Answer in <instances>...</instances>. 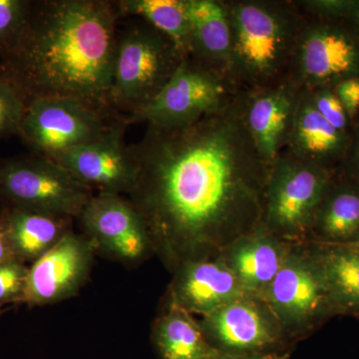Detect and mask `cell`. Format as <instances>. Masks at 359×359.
<instances>
[{
  "label": "cell",
  "mask_w": 359,
  "mask_h": 359,
  "mask_svg": "<svg viewBox=\"0 0 359 359\" xmlns=\"http://www.w3.org/2000/svg\"><path fill=\"white\" fill-rule=\"evenodd\" d=\"M131 147L138 176L127 198L170 273L219 256L259 228L271 166L245 129L241 89L228 105L188 126H147Z\"/></svg>",
  "instance_id": "1"
},
{
  "label": "cell",
  "mask_w": 359,
  "mask_h": 359,
  "mask_svg": "<svg viewBox=\"0 0 359 359\" xmlns=\"http://www.w3.org/2000/svg\"><path fill=\"white\" fill-rule=\"evenodd\" d=\"M119 20L114 1L32 0L20 39L0 59V75L26 104L63 97L120 116L110 101Z\"/></svg>",
  "instance_id": "2"
},
{
  "label": "cell",
  "mask_w": 359,
  "mask_h": 359,
  "mask_svg": "<svg viewBox=\"0 0 359 359\" xmlns=\"http://www.w3.org/2000/svg\"><path fill=\"white\" fill-rule=\"evenodd\" d=\"M231 32L229 76L242 90L287 81L306 16L294 0H224Z\"/></svg>",
  "instance_id": "3"
},
{
  "label": "cell",
  "mask_w": 359,
  "mask_h": 359,
  "mask_svg": "<svg viewBox=\"0 0 359 359\" xmlns=\"http://www.w3.org/2000/svg\"><path fill=\"white\" fill-rule=\"evenodd\" d=\"M133 20L117 30L111 84V106L124 118L147 106L188 57L159 30Z\"/></svg>",
  "instance_id": "4"
},
{
  "label": "cell",
  "mask_w": 359,
  "mask_h": 359,
  "mask_svg": "<svg viewBox=\"0 0 359 359\" xmlns=\"http://www.w3.org/2000/svg\"><path fill=\"white\" fill-rule=\"evenodd\" d=\"M335 174L283 152L269 167L259 228L290 244L308 242L316 212Z\"/></svg>",
  "instance_id": "5"
},
{
  "label": "cell",
  "mask_w": 359,
  "mask_h": 359,
  "mask_svg": "<svg viewBox=\"0 0 359 359\" xmlns=\"http://www.w3.org/2000/svg\"><path fill=\"white\" fill-rule=\"evenodd\" d=\"M294 344L339 316L323 269L309 242L294 244L262 295Z\"/></svg>",
  "instance_id": "6"
},
{
  "label": "cell",
  "mask_w": 359,
  "mask_h": 359,
  "mask_svg": "<svg viewBox=\"0 0 359 359\" xmlns=\"http://www.w3.org/2000/svg\"><path fill=\"white\" fill-rule=\"evenodd\" d=\"M94 192L49 158H0V205L77 219Z\"/></svg>",
  "instance_id": "7"
},
{
  "label": "cell",
  "mask_w": 359,
  "mask_h": 359,
  "mask_svg": "<svg viewBox=\"0 0 359 359\" xmlns=\"http://www.w3.org/2000/svg\"><path fill=\"white\" fill-rule=\"evenodd\" d=\"M238 90L230 78L188 56L159 94L125 120L128 125L146 123L157 128L188 126L228 105Z\"/></svg>",
  "instance_id": "8"
},
{
  "label": "cell",
  "mask_w": 359,
  "mask_h": 359,
  "mask_svg": "<svg viewBox=\"0 0 359 359\" xmlns=\"http://www.w3.org/2000/svg\"><path fill=\"white\" fill-rule=\"evenodd\" d=\"M306 16L287 81L301 89L334 87L359 77V37L342 20Z\"/></svg>",
  "instance_id": "9"
},
{
  "label": "cell",
  "mask_w": 359,
  "mask_h": 359,
  "mask_svg": "<svg viewBox=\"0 0 359 359\" xmlns=\"http://www.w3.org/2000/svg\"><path fill=\"white\" fill-rule=\"evenodd\" d=\"M205 339L219 353L292 354L294 344L262 295H241L199 320Z\"/></svg>",
  "instance_id": "10"
},
{
  "label": "cell",
  "mask_w": 359,
  "mask_h": 359,
  "mask_svg": "<svg viewBox=\"0 0 359 359\" xmlns=\"http://www.w3.org/2000/svg\"><path fill=\"white\" fill-rule=\"evenodd\" d=\"M120 118L74 99L37 98L26 105L18 136L32 154L51 158L97 140Z\"/></svg>",
  "instance_id": "11"
},
{
  "label": "cell",
  "mask_w": 359,
  "mask_h": 359,
  "mask_svg": "<svg viewBox=\"0 0 359 359\" xmlns=\"http://www.w3.org/2000/svg\"><path fill=\"white\" fill-rule=\"evenodd\" d=\"M95 254L134 268L155 256L147 224L126 196L97 193L78 217Z\"/></svg>",
  "instance_id": "12"
},
{
  "label": "cell",
  "mask_w": 359,
  "mask_h": 359,
  "mask_svg": "<svg viewBox=\"0 0 359 359\" xmlns=\"http://www.w3.org/2000/svg\"><path fill=\"white\" fill-rule=\"evenodd\" d=\"M127 124L120 118L97 140L58 153L49 159L93 192L128 196L138 176V162L125 143Z\"/></svg>",
  "instance_id": "13"
},
{
  "label": "cell",
  "mask_w": 359,
  "mask_h": 359,
  "mask_svg": "<svg viewBox=\"0 0 359 359\" xmlns=\"http://www.w3.org/2000/svg\"><path fill=\"white\" fill-rule=\"evenodd\" d=\"M95 256L82 233L68 231L30 264L22 304L41 308L72 299L86 285Z\"/></svg>",
  "instance_id": "14"
},
{
  "label": "cell",
  "mask_w": 359,
  "mask_h": 359,
  "mask_svg": "<svg viewBox=\"0 0 359 359\" xmlns=\"http://www.w3.org/2000/svg\"><path fill=\"white\" fill-rule=\"evenodd\" d=\"M299 90L290 81L268 88L241 89L245 129L269 166L287 148Z\"/></svg>",
  "instance_id": "15"
},
{
  "label": "cell",
  "mask_w": 359,
  "mask_h": 359,
  "mask_svg": "<svg viewBox=\"0 0 359 359\" xmlns=\"http://www.w3.org/2000/svg\"><path fill=\"white\" fill-rule=\"evenodd\" d=\"M172 275L161 304H173L201 318L245 294L219 256L188 262Z\"/></svg>",
  "instance_id": "16"
},
{
  "label": "cell",
  "mask_w": 359,
  "mask_h": 359,
  "mask_svg": "<svg viewBox=\"0 0 359 359\" xmlns=\"http://www.w3.org/2000/svg\"><path fill=\"white\" fill-rule=\"evenodd\" d=\"M294 245L257 228L233 241L219 256L245 292L263 295L287 261Z\"/></svg>",
  "instance_id": "17"
},
{
  "label": "cell",
  "mask_w": 359,
  "mask_h": 359,
  "mask_svg": "<svg viewBox=\"0 0 359 359\" xmlns=\"http://www.w3.org/2000/svg\"><path fill=\"white\" fill-rule=\"evenodd\" d=\"M349 138L351 134L335 129L316 110L311 90H299L289 142L283 152L337 171L346 157Z\"/></svg>",
  "instance_id": "18"
},
{
  "label": "cell",
  "mask_w": 359,
  "mask_h": 359,
  "mask_svg": "<svg viewBox=\"0 0 359 359\" xmlns=\"http://www.w3.org/2000/svg\"><path fill=\"white\" fill-rule=\"evenodd\" d=\"M187 11L190 22L189 56L230 78L231 32L224 0H187Z\"/></svg>",
  "instance_id": "19"
},
{
  "label": "cell",
  "mask_w": 359,
  "mask_h": 359,
  "mask_svg": "<svg viewBox=\"0 0 359 359\" xmlns=\"http://www.w3.org/2000/svg\"><path fill=\"white\" fill-rule=\"evenodd\" d=\"M75 219L45 212L0 208V224L14 259L26 264L34 263L54 247Z\"/></svg>",
  "instance_id": "20"
},
{
  "label": "cell",
  "mask_w": 359,
  "mask_h": 359,
  "mask_svg": "<svg viewBox=\"0 0 359 359\" xmlns=\"http://www.w3.org/2000/svg\"><path fill=\"white\" fill-rule=\"evenodd\" d=\"M308 242L332 245L359 243V187L337 172L316 212Z\"/></svg>",
  "instance_id": "21"
},
{
  "label": "cell",
  "mask_w": 359,
  "mask_h": 359,
  "mask_svg": "<svg viewBox=\"0 0 359 359\" xmlns=\"http://www.w3.org/2000/svg\"><path fill=\"white\" fill-rule=\"evenodd\" d=\"M150 340L159 359H214L218 353L205 339L199 320L173 304H160Z\"/></svg>",
  "instance_id": "22"
},
{
  "label": "cell",
  "mask_w": 359,
  "mask_h": 359,
  "mask_svg": "<svg viewBox=\"0 0 359 359\" xmlns=\"http://www.w3.org/2000/svg\"><path fill=\"white\" fill-rule=\"evenodd\" d=\"M339 316L359 318V248L309 242Z\"/></svg>",
  "instance_id": "23"
},
{
  "label": "cell",
  "mask_w": 359,
  "mask_h": 359,
  "mask_svg": "<svg viewBox=\"0 0 359 359\" xmlns=\"http://www.w3.org/2000/svg\"><path fill=\"white\" fill-rule=\"evenodd\" d=\"M114 4L120 20L129 18L145 21L189 56L190 22L187 0H119Z\"/></svg>",
  "instance_id": "24"
},
{
  "label": "cell",
  "mask_w": 359,
  "mask_h": 359,
  "mask_svg": "<svg viewBox=\"0 0 359 359\" xmlns=\"http://www.w3.org/2000/svg\"><path fill=\"white\" fill-rule=\"evenodd\" d=\"M32 0H0V59L20 39L25 29Z\"/></svg>",
  "instance_id": "25"
},
{
  "label": "cell",
  "mask_w": 359,
  "mask_h": 359,
  "mask_svg": "<svg viewBox=\"0 0 359 359\" xmlns=\"http://www.w3.org/2000/svg\"><path fill=\"white\" fill-rule=\"evenodd\" d=\"M26 105L18 89L0 75V139L18 135Z\"/></svg>",
  "instance_id": "26"
},
{
  "label": "cell",
  "mask_w": 359,
  "mask_h": 359,
  "mask_svg": "<svg viewBox=\"0 0 359 359\" xmlns=\"http://www.w3.org/2000/svg\"><path fill=\"white\" fill-rule=\"evenodd\" d=\"M29 266L16 259L0 264V311L22 304Z\"/></svg>",
  "instance_id": "27"
},
{
  "label": "cell",
  "mask_w": 359,
  "mask_h": 359,
  "mask_svg": "<svg viewBox=\"0 0 359 359\" xmlns=\"http://www.w3.org/2000/svg\"><path fill=\"white\" fill-rule=\"evenodd\" d=\"M311 93L314 106L321 116L341 133L351 134L353 123L335 95L334 89L332 87H320L311 90Z\"/></svg>",
  "instance_id": "28"
},
{
  "label": "cell",
  "mask_w": 359,
  "mask_h": 359,
  "mask_svg": "<svg viewBox=\"0 0 359 359\" xmlns=\"http://www.w3.org/2000/svg\"><path fill=\"white\" fill-rule=\"evenodd\" d=\"M304 15L320 20H342L351 0H297Z\"/></svg>",
  "instance_id": "29"
},
{
  "label": "cell",
  "mask_w": 359,
  "mask_h": 359,
  "mask_svg": "<svg viewBox=\"0 0 359 359\" xmlns=\"http://www.w3.org/2000/svg\"><path fill=\"white\" fill-rule=\"evenodd\" d=\"M337 172L359 187V116L353 122L346 157Z\"/></svg>",
  "instance_id": "30"
},
{
  "label": "cell",
  "mask_w": 359,
  "mask_h": 359,
  "mask_svg": "<svg viewBox=\"0 0 359 359\" xmlns=\"http://www.w3.org/2000/svg\"><path fill=\"white\" fill-rule=\"evenodd\" d=\"M332 89L353 123L359 116V77L344 80Z\"/></svg>",
  "instance_id": "31"
},
{
  "label": "cell",
  "mask_w": 359,
  "mask_h": 359,
  "mask_svg": "<svg viewBox=\"0 0 359 359\" xmlns=\"http://www.w3.org/2000/svg\"><path fill=\"white\" fill-rule=\"evenodd\" d=\"M292 354H226L217 353L214 359H290Z\"/></svg>",
  "instance_id": "32"
},
{
  "label": "cell",
  "mask_w": 359,
  "mask_h": 359,
  "mask_svg": "<svg viewBox=\"0 0 359 359\" xmlns=\"http://www.w3.org/2000/svg\"><path fill=\"white\" fill-rule=\"evenodd\" d=\"M342 21L359 37V0H351L348 11Z\"/></svg>",
  "instance_id": "33"
},
{
  "label": "cell",
  "mask_w": 359,
  "mask_h": 359,
  "mask_svg": "<svg viewBox=\"0 0 359 359\" xmlns=\"http://www.w3.org/2000/svg\"><path fill=\"white\" fill-rule=\"evenodd\" d=\"M14 259L8 243H7L6 233L0 224V264L7 261V259Z\"/></svg>",
  "instance_id": "34"
},
{
  "label": "cell",
  "mask_w": 359,
  "mask_h": 359,
  "mask_svg": "<svg viewBox=\"0 0 359 359\" xmlns=\"http://www.w3.org/2000/svg\"><path fill=\"white\" fill-rule=\"evenodd\" d=\"M355 245V247L359 248V243H358V244H355V245Z\"/></svg>",
  "instance_id": "35"
},
{
  "label": "cell",
  "mask_w": 359,
  "mask_h": 359,
  "mask_svg": "<svg viewBox=\"0 0 359 359\" xmlns=\"http://www.w3.org/2000/svg\"><path fill=\"white\" fill-rule=\"evenodd\" d=\"M2 313H4V311H0V316H1Z\"/></svg>",
  "instance_id": "36"
}]
</instances>
